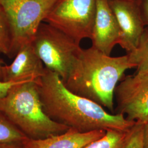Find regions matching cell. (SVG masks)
<instances>
[{"mask_svg": "<svg viewBox=\"0 0 148 148\" xmlns=\"http://www.w3.org/2000/svg\"><path fill=\"white\" fill-rule=\"evenodd\" d=\"M37 86L43 110L53 121L80 132L128 131L137 123L114 114L97 103L68 90L60 77L46 68Z\"/></svg>", "mask_w": 148, "mask_h": 148, "instance_id": "6da1fadb", "label": "cell"}, {"mask_svg": "<svg viewBox=\"0 0 148 148\" xmlns=\"http://www.w3.org/2000/svg\"><path fill=\"white\" fill-rule=\"evenodd\" d=\"M132 68L127 54L111 57L91 46L81 49L63 82L75 94L112 112L116 87L125 73Z\"/></svg>", "mask_w": 148, "mask_h": 148, "instance_id": "7a4b0ae2", "label": "cell"}, {"mask_svg": "<svg viewBox=\"0 0 148 148\" xmlns=\"http://www.w3.org/2000/svg\"><path fill=\"white\" fill-rule=\"evenodd\" d=\"M0 111L30 139H41L66 132L69 127L54 121L45 113L37 81L14 85L0 97Z\"/></svg>", "mask_w": 148, "mask_h": 148, "instance_id": "3957f363", "label": "cell"}, {"mask_svg": "<svg viewBox=\"0 0 148 148\" xmlns=\"http://www.w3.org/2000/svg\"><path fill=\"white\" fill-rule=\"evenodd\" d=\"M59 0H0L11 26V58L32 42L37 30Z\"/></svg>", "mask_w": 148, "mask_h": 148, "instance_id": "277c9868", "label": "cell"}, {"mask_svg": "<svg viewBox=\"0 0 148 148\" xmlns=\"http://www.w3.org/2000/svg\"><path fill=\"white\" fill-rule=\"evenodd\" d=\"M32 45L45 67L58 74L63 82L82 49L80 43L45 21L38 27Z\"/></svg>", "mask_w": 148, "mask_h": 148, "instance_id": "5b68a950", "label": "cell"}, {"mask_svg": "<svg viewBox=\"0 0 148 148\" xmlns=\"http://www.w3.org/2000/svg\"><path fill=\"white\" fill-rule=\"evenodd\" d=\"M97 0H59L45 21L75 41L90 38Z\"/></svg>", "mask_w": 148, "mask_h": 148, "instance_id": "8992f818", "label": "cell"}, {"mask_svg": "<svg viewBox=\"0 0 148 148\" xmlns=\"http://www.w3.org/2000/svg\"><path fill=\"white\" fill-rule=\"evenodd\" d=\"M118 113L127 120L144 123L148 119V74L125 77L114 92Z\"/></svg>", "mask_w": 148, "mask_h": 148, "instance_id": "52a82bcc", "label": "cell"}, {"mask_svg": "<svg viewBox=\"0 0 148 148\" xmlns=\"http://www.w3.org/2000/svg\"><path fill=\"white\" fill-rule=\"evenodd\" d=\"M121 30L120 47L127 53L134 49L145 30L139 0H109Z\"/></svg>", "mask_w": 148, "mask_h": 148, "instance_id": "ba28073f", "label": "cell"}, {"mask_svg": "<svg viewBox=\"0 0 148 148\" xmlns=\"http://www.w3.org/2000/svg\"><path fill=\"white\" fill-rule=\"evenodd\" d=\"M92 47L110 56L121 40V30L109 0H97L95 21L90 38Z\"/></svg>", "mask_w": 148, "mask_h": 148, "instance_id": "9c48e42d", "label": "cell"}, {"mask_svg": "<svg viewBox=\"0 0 148 148\" xmlns=\"http://www.w3.org/2000/svg\"><path fill=\"white\" fill-rule=\"evenodd\" d=\"M45 71L46 68L36 52L32 42L30 43L19 49L11 64L2 66L1 81H38Z\"/></svg>", "mask_w": 148, "mask_h": 148, "instance_id": "30bf717a", "label": "cell"}, {"mask_svg": "<svg viewBox=\"0 0 148 148\" xmlns=\"http://www.w3.org/2000/svg\"><path fill=\"white\" fill-rule=\"evenodd\" d=\"M106 131L82 132L70 128L66 132L41 139H29L23 148H85L88 144L103 137Z\"/></svg>", "mask_w": 148, "mask_h": 148, "instance_id": "8fae6325", "label": "cell"}, {"mask_svg": "<svg viewBox=\"0 0 148 148\" xmlns=\"http://www.w3.org/2000/svg\"><path fill=\"white\" fill-rule=\"evenodd\" d=\"M132 128L128 131L108 130L103 137L92 142L85 148H125Z\"/></svg>", "mask_w": 148, "mask_h": 148, "instance_id": "7c38bea8", "label": "cell"}, {"mask_svg": "<svg viewBox=\"0 0 148 148\" xmlns=\"http://www.w3.org/2000/svg\"><path fill=\"white\" fill-rule=\"evenodd\" d=\"M29 139L0 111V146L23 145Z\"/></svg>", "mask_w": 148, "mask_h": 148, "instance_id": "4fadbf2b", "label": "cell"}, {"mask_svg": "<svg viewBox=\"0 0 148 148\" xmlns=\"http://www.w3.org/2000/svg\"><path fill=\"white\" fill-rule=\"evenodd\" d=\"M127 55L137 73L148 74V29H145L137 47Z\"/></svg>", "mask_w": 148, "mask_h": 148, "instance_id": "5bb4252c", "label": "cell"}, {"mask_svg": "<svg viewBox=\"0 0 148 148\" xmlns=\"http://www.w3.org/2000/svg\"><path fill=\"white\" fill-rule=\"evenodd\" d=\"M12 44L10 24L3 8L0 5V53L11 58Z\"/></svg>", "mask_w": 148, "mask_h": 148, "instance_id": "9a60e30c", "label": "cell"}, {"mask_svg": "<svg viewBox=\"0 0 148 148\" xmlns=\"http://www.w3.org/2000/svg\"><path fill=\"white\" fill-rule=\"evenodd\" d=\"M143 126L137 123L133 127L125 148H143Z\"/></svg>", "mask_w": 148, "mask_h": 148, "instance_id": "2e32d148", "label": "cell"}, {"mask_svg": "<svg viewBox=\"0 0 148 148\" xmlns=\"http://www.w3.org/2000/svg\"><path fill=\"white\" fill-rule=\"evenodd\" d=\"M30 80L16 81V82H3L0 80V97H3L5 95L7 94V93L8 92V90H10V88L14 85L24 81H30ZM32 81H34V80H32Z\"/></svg>", "mask_w": 148, "mask_h": 148, "instance_id": "e0dca14e", "label": "cell"}, {"mask_svg": "<svg viewBox=\"0 0 148 148\" xmlns=\"http://www.w3.org/2000/svg\"><path fill=\"white\" fill-rule=\"evenodd\" d=\"M139 2L144 24L148 27V0H139Z\"/></svg>", "mask_w": 148, "mask_h": 148, "instance_id": "ac0fdd59", "label": "cell"}, {"mask_svg": "<svg viewBox=\"0 0 148 148\" xmlns=\"http://www.w3.org/2000/svg\"><path fill=\"white\" fill-rule=\"evenodd\" d=\"M143 148H148V119L143 126Z\"/></svg>", "mask_w": 148, "mask_h": 148, "instance_id": "d6986e66", "label": "cell"}, {"mask_svg": "<svg viewBox=\"0 0 148 148\" xmlns=\"http://www.w3.org/2000/svg\"><path fill=\"white\" fill-rule=\"evenodd\" d=\"M23 145L17 144H11V145H5L0 146V148H23Z\"/></svg>", "mask_w": 148, "mask_h": 148, "instance_id": "ffe728a7", "label": "cell"}, {"mask_svg": "<svg viewBox=\"0 0 148 148\" xmlns=\"http://www.w3.org/2000/svg\"><path fill=\"white\" fill-rule=\"evenodd\" d=\"M2 62L0 59V80L1 81V68H2Z\"/></svg>", "mask_w": 148, "mask_h": 148, "instance_id": "44dd1931", "label": "cell"}]
</instances>
